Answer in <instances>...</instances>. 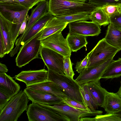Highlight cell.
Returning a JSON list of instances; mask_svg holds the SVG:
<instances>
[{"label":"cell","mask_w":121,"mask_h":121,"mask_svg":"<svg viewBox=\"0 0 121 121\" xmlns=\"http://www.w3.org/2000/svg\"><path fill=\"white\" fill-rule=\"evenodd\" d=\"M30 17L29 15L27 14L21 26L18 33V36L20 35H22L24 33L26 29L27 22L29 20Z\"/></svg>","instance_id":"obj_38"},{"label":"cell","mask_w":121,"mask_h":121,"mask_svg":"<svg viewBox=\"0 0 121 121\" xmlns=\"http://www.w3.org/2000/svg\"><path fill=\"white\" fill-rule=\"evenodd\" d=\"M104 38L111 45L120 51L121 50V32L116 29L111 23L108 25Z\"/></svg>","instance_id":"obj_23"},{"label":"cell","mask_w":121,"mask_h":121,"mask_svg":"<svg viewBox=\"0 0 121 121\" xmlns=\"http://www.w3.org/2000/svg\"><path fill=\"white\" fill-rule=\"evenodd\" d=\"M92 50L86 67L102 64L113 58L120 51L108 44L104 38L98 42Z\"/></svg>","instance_id":"obj_6"},{"label":"cell","mask_w":121,"mask_h":121,"mask_svg":"<svg viewBox=\"0 0 121 121\" xmlns=\"http://www.w3.org/2000/svg\"><path fill=\"white\" fill-rule=\"evenodd\" d=\"M46 0H40V2H41V1H45Z\"/></svg>","instance_id":"obj_45"},{"label":"cell","mask_w":121,"mask_h":121,"mask_svg":"<svg viewBox=\"0 0 121 121\" xmlns=\"http://www.w3.org/2000/svg\"><path fill=\"white\" fill-rule=\"evenodd\" d=\"M0 11L3 15L13 24L11 30L12 39L14 44L18 37L21 26L28 14L29 10L14 11L0 7Z\"/></svg>","instance_id":"obj_12"},{"label":"cell","mask_w":121,"mask_h":121,"mask_svg":"<svg viewBox=\"0 0 121 121\" xmlns=\"http://www.w3.org/2000/svg\"><path fill=\"white\" fill-rule=\"evenodd\" d=\"M64 74L66 76L73 79L75 74L72 68V64L70 57H64L63 64Z\"/></svg>","instance_id":"obj_32"},{"label":"cell","mask_w":121,"mask_h":121,"mask_svg":"<svg viewBox=\"0 0 121 121\" xmlns=\"http://www.w3.org/2000/svg\"><path fill=\"white\" fill-rule=\"evenodd\" d=\"M88 3L95 6L101 7L108 4L121 3V0H88Z\"/></svg>","instance_id":"obj_35"},{"label":"cell","mask_w":121,"mask_h":121,"mask_svg":"<svg viewBox=\"0 0 121 121\" xmlns=\"http://www.w3.org/2000/svg\"><path fill=\"white\" fill-rule=\"evenodd\" d=\"M47 80L59 86L69 98L84 104L80 91V85L73 79L48 69Z\"/></svg>","instance_id":"obj_3"},{"label":"cell","mask_w":121,"mask_h":121,"mask_svg":"<svg viewBox=\"0 0 121 121\" xmlns=\"http://www.w3.org/2000/svg\"><path fill=\"white\" fill-rule=\"evenodd\" d=\"M24 91L21 90L12 97L0 112V121H17L27 110L29 100Z\"/></svg>","instance_id":"obj_2"},{"label":"cell","mask_w":121,"mask_h":121,"mask_svg":"<svg viewBox=\"0 0 121 121\" xmlns=\"http://www.w3.org/2000/svg\"><path fill=\"white\" fill-rule=\"evenodd\" d=\"M69 23L59 20L55 16H53L47 23L38 39L41 40L56 33L62 32Z\"/></svg>","instance_id":"obj_20"},{"label":"cell","mask_w":121,"mask_h":121,"mask_svg":"<svg viewBox=\"0 0 121 121\" xmlns=\"http://www.w3.org/2000/svg\"><path fill=\"white\" fill-rule=\"evenodd\" d=\"M86 36L70 34L69 33L66 39L71 52H77L88 44Z\"/></svg>","instance_id":"obj_24"},{"label":"cell","mask_w":121,"mask_h":121,"mask_svg":"<svg viewBox=\"0 0 121 121\" xmlns=\"http://www.w3.org/2000/svg\"><path fill=\"white\" fill-rule=\"evenodd\" d=\"M100 7L109 19L113 16L121 13V3L108 4Z\"/></svg>","instance_id":"obj_31"},{"label":"cell","mask_w":121,"mask_h":121,"mask_svg":"<svg viewBox=\"0 0 121 121\" xmlns=\"http://www.w3.org/2000/svg\"><path fill=\"white\" fill-rule=\"evenodd\" d=\"M26 87L52 94L62 99L69 98L60 86L52 81H46L26 86Z\"/></svg>","instance_id":"obj_16"},{"label":"cell","mask_w":121,"mask_h":121,"mask_svg":"<svg viewBox=\"0 0 121 121\" xmlns=\"http://www.w3.org/2000/svg\"><path fill=\"white\" fill-rule=\"evenodd\" d=\"M40 55L48 69L64 74L63 64L64 57L63 55L42 46L40 48Z\"/></svg>","instance_id":"obj_9"},{"label":"cell","mask_w":121,"mask_h":121,"mask_svg":"<svg viewBox=\"0 0 121 121\" xmlns=\"http://www.w3.org/2000/svg\"><path fill=\"white\" fill-rule=\"evenodd\" d=\"M48 71L45 69L23 71L13 78L27 86L47 80Z\"/></svg>","instance_id":"obj_14"},{"label":"cell","mask_w":121,"mask_h":121,"mask_svg":"<svg viewBox=\"0 0 121 121\" xmlns=\"http://www.w3.org/2000/svg\"><path fill=\"white\" fill-rule=\"evenodd\" d=\"M6 66L5 65L0 63V74L6 73L8 71Z\"/></svg>","instance_id":"obj_41"},{"label":"cell","mask_w":121,"mask_h":121,"mask_svg":"<svg viewBox=\"0 0 121 121\" xmlns=\"http://www.w3.org/2000/svg\"><path fill=\"white\" fill-rule=\"evenodd\" d=\"M80 91L85 104L91 110H95L99 106L89 90L87 83L80 85Z\"/></svg>","instance_id":"obj_26"},{"label":"cell","mask_w":121,"mask_h":121,"mask_svg":"<svg viewBox=\"0 0 121 121\" xmlns=\"http://www.w3.org/2000/svg\"><path fill=\"white\" fill-rule=\"evenodd\" d=\"M48 12L54 16H68L78 13H91L96 7L88 3L67 0H49Z\"/></svg>","instance_id":"obj_1"},{"label":"cell","mask_w":121,"mask_h":121,"mask_svg":"<svg viewBox=\"0 0 121 121\" xmlns=\"http://www.w3.org/2000/svg\"><path fill=\"white\" fill-rule=\"evenodd\" d=\"M104 108L107 112L116 113L121 111V98L117 93L107 91Z\"/></svg>","instance_id":"obj_21"},{"label":"cell","mask_w":121,"mask_h":121,"mask_svg":"<svg viewBox=\"0 0 121 121\" xmlns=\"http://www.w3.org/2000/svg\"><path fill=\"white\" fill-rule=\"evenodd\" d=\"M92 51V50L87 54L86 56L83 59L80 61L77 62L75 68L76 71L78 73H80L86 67L89 57Z\"/></svg>","instance_id":"obj_34"},{"label":"cell","mask_w":121,"mask_h":121,"mask_svg":"<svg viewBox=\"0 0 121 121\" xmlns=\"http://www.w3.org/2000/svg\"><path fill=\"white\" fill-rule=\"evenodd\" d=\"M63 102L73 107L83 110L90 109L84 103L72 99L67 98L63 99Z\"/></svg>","instance_id":"obj_33"},{"label":"cell","mask_w":121,"mask_h":121,"mask_svg":"<svg viewBox=\"0 0 121 121\" xmlns=\"http://www.w3.org/2000/svg\"><path fill=\"white\" fill-rule=\"evenodd\" d=\"M111 24L116 29L121 32V13L116 15L109 19Z\"/></svg>","instance_id":"obj_36"},{"label":"cell","mask_w":121,"mask_h":121,"mask_svg":"<svg viewBox=\"0 0 121 121\" xmlns=\"http://www.w3.org/2000/svg\"><path fill=\"white\" fill-rule=\"evenodd\" d=\"M117 113L119 114V115H120V116L121 117V111L119 112H117V113Z\"/></svg>","instance_id":"obj_44"},{"label":"cell","mask_w":121,"mask_h":121,"mask_svg":"<svg viewBox=\"0 0 121 121\" xmlns=\"http://www.w3.org/2000/svg\"><path fill=\"white\" fill-rule=\"evenodd\" d=\"M20 86L9 75L4 73L0 74V91L10 100L20 91Z\"/></svg>","instance_id":"obj_18"},{"label":"cell","mask_w":121,"mask_h":121,"mask_svg":"<svg viewBox=\"0 0 121 121\" xmlns=\"http://www.w3.org/2000/svg\"><path fill=\"white\" fill-rule=\"evenodd\" d=\"M14 0H0V7L7 8L13 2Z\"/></svg>","instance_id":"obj_40"},{"label":"cell","mask_w":121,"mask_h":121,"mask_svg":"<svg viewBox=\"0 0 121 121\" xmlns=\"http://www.w3.org/2000/svg\"><path fill=\"white\" fill-rule=\"evenodd\" d=\"M100 79L87 83L89 90L96 100L99 106L104 108L105 98L107 91L101 86Z\"/></svg>","instance_id":"obj_22"},{"label":"cell","mask_w":121,"mask_h":121,"mask_svg":"<svg viewBox=\"0 0 121 121\" xmlns=\"http://www.w3.org/2000/svg\"><path fill=\"white\" fill-rule=\"evenodd\" d=\"M48 0L40 2L32 10L28 21L25 31L16 41V47H20L22 39L25 34L33 25L43 15L48 12Z\"/></svg>","instance_id":"obj_15"},{"label":"cell","mask_w":121,"mask_h":121,"mask_svg":"<svg viewBox=\"0 0 121 121\" xmlns=\"http://www.w3.org/2000/svg\"><path fill=\"white\" fill-rule=\"evenodd\" d=\"M69 33L85 36H97L101 33L99 26L92 21H80L69 23Z\"/></svg>","instance_id":"obj_11"},{"label":"cell","mask_w":121,"mask_h":121,"mask_svg":"<svg viewBox=\"0 0 121 121\" xmlns=\"http://www.w3.org/2000/svg\"><path fill=\"white\" fill-rule=\"evenodd\" d=\"M117 93L118 96L121 98V81L120 82V87Z\"/></svg>","instance_id":"obj_42"},{"label":"cell","mask_w":121,"mask_h":121,"mask_svg":"<svg viewBox=\"0 0 121 121\" xmlns=\"http://www.w3.org/2000/svg\"><path fill=\"white\" fill-rule=\"evenodd\" d=\"M50 109L62 116L68 118L70 121H79L81 117L96 116L102 114L101 111L92 110L90 109L83 110L77 108L63 103L53 105L39 104Z\"/></svg>","instance_id":"obj_5"},{"label":"cell","mask_w":121,"mask_h":121,"mask_svg":"<svg viewBox=\"0 0 121 121\" xmlns=\"http://www.w3.org/2000/svg\"><path fill=\"white\" fill-rule=\"evenodd\" d=\"M43 29L20 47L15 60L17 66L21 68L35 59H41L39 57V55H40L42 46L41 40H39L38 39L42 34Z\"/></svg>","instance_id":"obj_4"},{"label":"cell","mask_w":121,"mask_h":121,"mask_svg":"<svg viewBox=\"0 0 121 121\" xmlns=\"http://www.w3.org/2000/svg\"><path fill=\"white\" fill-rule=\"evenodd\" d=\"M107 113L104 115H97L94 118L81 117L79 121H121V117L119 114L117 113Z\"/></svg>","instance_id":"obj_29"},{"label":"cell","mask_w":121,"mask_h":121,"mask_svg":"<svg viewBox=\"0 0 121 121\" xmlns=\"http://www.w3.org/2000/svg\"><path fill=\"white\" fill-rule=\"evenodd\" d=\"M9 100L6 95L0 91V112Z\"/></svg>","instance_id":"obj_37"},{"label":"cell","mask_w":121,"mask_h":121,"mask_svg":"<svg viewBox=\"0 0 121 121\" xmlns=\"http://www.w3.org/2000/svg\"><path fill=\"white\" fill-rule=\"evenodd\" d=\"M13 24L0 12V32L3 38L6 54L13 50L14 46L12 39L11 30Z\"/></svg>","instance_id":"obj_17"},{"label":"cell","mask_w":121,"mask_h":121,"mask_svg":"<svg viewBox=\"0 0 121 121\" xmlns=\"http://www.w3.org/2000/svg\"><path fill=\"white\" fill-rule=\"evenodd\" d=\"M62 32H57L41 40L42 46L50 49L63 55L70 57L71 51Z\"/></svg>","instance_id":"obj_8"},{"label":"cell","mask_w":121,"mask_h":121,"mask_svg":"<svg viewBox=\"0 0 121 121\" xmlns=\"http://www.w3.org/2000/svg\"><path fill=\"white\" fill-rule=\"evenodd\" d=\"M6 54L3 38L0 32V57L2 58Z\"/></svg>","instance_id":"obj_39"},{"label":"cell","mask_w":121,"mask_h":121,"mask_svg":"<svg viewBox=\"0 0 121 121\" xmlns=\"http://www.w3.org/2000/svg\"><path fill=\"white\" fill-rule=\"evenodd\" d=\"M53 16L48 12L43 15L33 25L24 35L20 45H24L43 30L47 22Z\"/></svg>","instance_id":"obj_19"},{"label":"cell","mask_w":121,"mask_h":121,"mask_svg":"<svg viewBox=\"0 0 121 121\" xmlns=\"http://www.w3.org/2000/svg\"></svg>","instance_id":"obj_46"},{"label":"cell","mask_w":121,"mask_h":121,"mask_svg":"<svg viewBox=\"0 0 121 121\" xmlns=\"http://www.w3.org/2000/svg\"><path fill=\"white\" fill-rule=\"evenodd\" d=\"M26 113L29 121H70L54 111L33 102L28 105Z\"/></svg>","instance_id":"obj_7"},{"label":"cell","mask_w":121,"mask_h":121,"mask_svg":"<svg viewBox=\"0 0 121 121\" xmlns=\"http://www.w3.org/2000/svg\"><path fill=\"white\" fill-rule=\"evenodd\" d=\"M40 0H14L7 9L14 11L30 9L40 2Z\"/></svg>","instance_id":"obj_27"},{"label":"cell","mask_w":121,"mask_h":121,"mask_svg":"<svg viewBox=\"0 0 121 121\" xmlns=\"http://www.w3.org/2000/svg\"><path fill=\"white\" fill-rule=\"evenodd\" d=\"M90 13L83 12L68 16H55L61 21L69 23L75 21L91 20Z\"/></svg>","instance_id":"obj_30"},{"label":"cell","mask_w":121,"mask_h":121,"mask_svg":"<svg viewBox=\"0 0 121 121\" xmlns=\"http://www.w3.org/2000/svg\"><path fill=\"white\" fill-rule=\"evenodd\" d=\"M111 58L101 64L86 68L75 80L80 85L101 79L105 70L114 60Z\"/></svg>","instance_id":"obj_10"},{"label":"cell","mask_w":121,"mask_h":121,"mask_svg":"<svg viewBox=\"0 0 121 121\" xmlns=\"http://www.w3.org/2000/svg\"><path fill=\"white\" fill-rule=\"evenodd\" d=\"M121 76V58L114 60L108 66L101 78L113 79Z\"/></svg>","instance_id":"obj_25"},{"label":"cell","mask_w":121,"mask_h":121,"mask_svg":"<svg viewBox=\"0 0 121 121\" xmlns=\"http://www.w3.org/2000/svg\"><path fill=\"white\" fill-rule=\"evenodd\" d=\"M92 22L99 26H105L109 24L108 18L100 7H96L90 14Z\"/></svg>","instance_id":"obj_28"},{"label":"cell","mask_w":121,"mask_h":121,"mask_svg":"<svg viewBox=\"0 0 121 121\" xmlns=\"http://www.w3.org/2000/svg\"><path fill=\"white\" fill-rule=\"evenodd\" d=\"M69 1L78 2H85L87 0H67Z\"/></svg>","instance_id":"obj_43"},{"label":"cell","mask_w":121,"mask_h":121,"mask_svg":"<svg viewBox=\"0 0 121 121\" xmlns=\"http://www.w3.org/2000/svg\"><path fill=\"white\" fill-rule=\"evenodd\" d=\"M24 91L29 100L35 103L51 105L63 102V99L49 93L27 87Z\"/></svg>","instance_id":"obj_13"}]
</instances>
